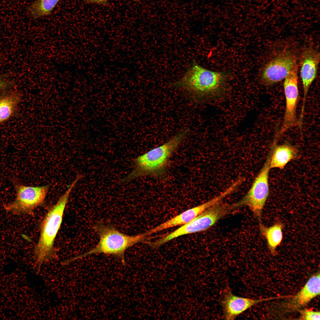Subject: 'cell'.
<instances>
[{"label":"cell","mask_w":320,"mask_h":320,"mask_svg":"<svg viewBox=\"0 0 320 320\" xmlns=\"http://www.w3.org/2000/svg\"><path fill=\"white\" fill-rule=\"evenodd\" d=\"M231 204H216L204 210L188 223L159 238L151 244L154 248L158 247L167 242L186 234L205 231L233 210Z\"/></svg>","instance_id":"obj_6"},{"label":"cell","mask_w":320,"mask_h":320,"mask_svg":"<svg viewBox=\"0 0 320 320\" xmlns=\"http://www.w3.org/2000/svg\"><path fill=\"white\" fill-rule=\"evenodd\" d=\"M300 315L299 320H320L319 311H314L311 309H305L300 310Z\"/></svg>","instance_id":"obj_18"},{"label":"cell","mask_w":320,"mask_h":320,"mask_svg":"<svg viewBox=\"0 0 320 320\" xmlns=\"http://www.w3.org/2000/svg\"><path fill=\"white\" fill-rule=\"evenodd\" d=\"M230 76L227 72L205 68L194 61L183 76L172 85L193 98L201 99L222 92L226 86Z\"/></svg>","instance_id":"obj_2"},{"label":"cell","mask_w":320,"mask_h":320,"mask_svg":"<svg viewBox=\"0 0 320 320\" xmlns=\"http://www.w3.org/2000/svg\"><path fill=\"white\" fill-rule=\"evenodd\" d=\"M87 3L103 5H107L108 4L109 0H84ZM136 1L135 0H132Z\"/></svg>","instance_id":"obj_19"},{"label":"cell","mask_w":320,"mask_h":320,"mask_svg":"<svg viewBox=\"0 0 320 320\" xmlns=\"http://www.w3.org/2000/svg\"><path fill=\"white\" fill-rule=\"evenodd\" d=\"M225 197V194L221 193L208 201L184 211L146 232L148 236L167 229L185 224L207 209L221 202Z\"/></svg>","instance_id":"obj_12"},{"label":"cell","mask_w":320,"mask_h":320,"mask_svg":"<svg viewBox=\"0 0 320 320\" xmlns=\"http://www.w3.org/2000/svg\"><path fill=\"white\" fill-rule=\"evenodd\" d=\"M259 226L261 235L267 241L271 254L272 255H276L277 254V248L280 245L283 239L284 224L281 222L277 221L272 225L268 227L260 223Z\"/></svg>","instance_id":"obj_15"},{"label":"cell","mask_w":320,"mask_h":320,"mask_svg":"<svg viewBox=\"0 0 320 320\" xmlns=\"http://www.w3.org/2000/svg\"><path fill=\"white\" fill-rule=\"evenodd\" d=\"M75 179L57 202L48 211L40 226V234L34 250V265L39 274L43 265L58 258L54 242L62 223L70 194L77 183Z\"/></svg>","instance_id":"obj_1"},{"label":"cell","mask_w":320,"mask_h":320,"mask_svg":"<svg viewBox=\"0 0 320 320\" xmlns=\"http://www.w3.org/2000/svg\"><path fill=\"white\" fill-rule=\"evenodd\" d=\"M320 53L314 48L307 47L300 51L298 61L303 89L302 104L300 117L304 116L307 97L310 87L317 75Z\"/></svg>","instance_id":"obj_11"},{"label":"cell","mask_w":320,"mask_h":320,"mask_svg":"<svg viewBox=\"0 0 320 320\" xmlns=\"http://www.w3.org/2000/svg\"><path fill=\"white\" fill-rule=\"evenodd\" d=\"M270 151L271 169L284 168L288 162L297 158L298 153L297 148L289 143L277 145L274 142Z\"/></svg>","instance_id":"obj_14"},{"label":"cell","mask_w":320,"mask_h":320,"mask_svg":"<svg viewBox=\"0 0 320 320\" xmlns=\"http://www.w3.org/2000/svg\"><path fill=\"white\" fill-rule=\"evenodd\" d=\"M188 132V128L183 129L166 143L135 158L133 169L121 180L122 182L127 183L145 176L160 177L164 175L171 156Z\"/></svg>","instance_id":"obj_3"},{"label":"cell","mask_w":320,"mask_h":320,"mask_svg":"<svg viewBox=\"0 0 320 320\" xmlns=\"http://www.w3.org/2000/svg\"><path fill=\"white\" fill-rule=\"evenodd\" d=\"M9 82L0 76V91L7 88L10 85Z\"/></svg>","instance_id":"obj_20"},{"label":"cell","mask_w":320,"mask_h":320,"mask_svg":"<svg viewBox=\"0 0 320 320\" xmlns=\"http://www.w3.org/2000/svg\"><path fill=\"white\" fill-rule=\"evenodd\" d=\"M300 51L287 41L279 42L272 49L259 73L261 83L266 86L274 85L284 79L293 65L298 61Z\"/></svg>","instance_id":"obj_5"},{"label":"cell","mask_w":320,"mask_h":320,"mask_svg":"<svg viewBox=\"0 0 320 320\" xmlns=\"http://www.w3.org/2000/svg\"><path fill=\"white\" fill-rule=\"evenodd\" d=\"M298 71V64L296 62L284 79L285 108L282 124L274 139L276 141L287 130L298 124L297 109L299 96Z\"/></svg>","instance_id":"obj_9"},{"label":"cell","mask_w":320,"mask_h":320,"mask_svg":"<svg viewBox=\"0 0 320 320\" xmlns=\"http://www.w3.org/2000/svg\"><path fill=\"white\" fill-rule=\"evenodd\" d=\"M320 273L311 276L302 288L289 299L276 303L271 310L274 315L280 316L292 313L305 306L320 295Z\"/></svg>","instance_id":"obj_10"},{"label":"cell","mask_w":320,"mask_h":320,"mask_svg":"<svg viewBox=\"0 0 320 320\" xmlns=\"http://www.w3.org/2000/svg\"><path fill=\"white\" fill-rule=\"evenodd\" d=\"M270 157V151L265 163L249 191L239 201L231 204L234 209L242 207H248L259 220L269 195L268 178L271 169Z\"/></svg>","instance_id":"obj_7"},{"label":"cell","mask_w":320,"mask_h":320,"mask_svg":"<svg viewBox=\"0 0 320 320\" xmlns=\"http://www.w3.org/2000/svg\"><path fill=\"white\" fill-rule=\"evenodd\" d=\"M60 0H36L30 6V13L35 18L48 15Z\"/></svg>","instance_id":"obj_17"},{"label":"cell","mask_w":320,"mask_h":320,"mask_svg":"<svg viewBox=\"0 0 320 320\" xmlns=\"http://www.w3.org/2000/svg\"><path fill=\"white\" fill-rule=\"evenodd\" d=\"M20 100V95L16 92L6 94L0 98V124L14 114Z\"/></svg>","instance_id":"obj_16"},{"label":"cell","mask_w":320,"mask_h":320,"mask_svg":"<svg viewBox=\"0 0 320 320\" xmlns=\"http://www.w3.org/2000/svg\"><path fill=\"white\" fill-rule=\"evenodd\" d=\"M16 197L13 201L3 206L7 212L15 215L33 214L34 210L44 203L49 185L27 186L14 182Z\"/></svg>","instance_id":"obj_8"},{"label":"cell","mask_w":320,"mask_h":320,"mask_svg":"<svg viewBox=\"0 0 320 320\" xmlns=\"http://www.w3.org/2000/svg\"><path fill=\"white\" fill-rule=\"evenodd\" d=\"M271 298L259 299L239 297L234 295L228 289L223 294L221 305L223 318L226 320H233L248 309L260 302Z\"/></svg>","instance_id":"obj_13"},{"label":"cell","mask_w":320,"mask_h":320,"mask_svg":"<svg viewBox=\"0 0 320 320\" xmlns=\"http://www.w3.org/2000/svg\"><path fill=\"white\" fill-rule=\"evenodd\" d=\"M93 229L99 236L97 244L88 252L68 259L69 263L89 255L103 254L116 257L125 263L124 255L126 250L135 244L144 241L148 236L146 232L129 235L111 225L102 223L95 224Z\"/></svg>","instance_id":"obj_4"}]
</instances>
